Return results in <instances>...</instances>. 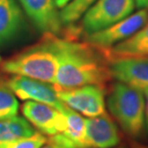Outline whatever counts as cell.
I'll list each match as a JSON object with an SVG mask.
<instances>
[{
    "label": "cell",
    "mask_w": 148,
    "mask_h": 148,
    "mask_svg": "<svg viewBox=\"0 0 148 148\" xmlns=\"http://www.w3.org/2000/svg\"><path fill=\"white\" fill-rule=\"evenodd\" d=\"M42 41L52 50L58 61L54 82L56 88H74L87 85L104 87L112 75L109 62L101 50L76 38H58L45 34Z\"/></svg>",
    "instance_id": "1"
},
{
    "label": "cell",
    "mask_w": 148,
    "mask_h": 148,
    "mask_svg": "<svg viewBox=\"0 0 148 148\" xmlns=\"http://www.w3.org/2000/svg\"><path fill=\"white\" fill-rule=\"evenodd\" d=\"M107 105L112 118L130 138L144 137L145 97L143 91L116 82L112 86Z\"/></svg>",
    "instance_id": "2"
},
{
    "label": "cell",
    "mask_w": 148,
    "mask_h": 148,
    "mask_svg": "<svg viewBox=\"0 0 148 148\" xmlns=\"http://www.w3.org/2000/svg\"><path fill=\"white\" fill-rule=\"evenodd\" d=\"M3 72L54 84L58 61L43 41L0 63Z\"/></svg>",
    "instance_id": "3"
},
{
    "label": "cell",
    "mask_w": 148,
    "mask_h": 148,
    "mask_svg": "<svg viewBox=\"0 0 148 148\" xmlns=\"http://www.w3.org/2000/svg\"><path fill=\"white\" fill-rule=\"evenodd\" d=\"M134 0H97L82 19L80 33L84 36L111 27L133 14Z\"/></svg>",
    "instance_id": "4"
},
{
    "label": "cell",
    "mask_w": 148,
    "mask_h": 148,
    "mask_svg": "<svg viewBox=\"0 0 148 148\" xmlns=\"http://www.w3.org/2000/svg\"><path fill=\"white\" fill-rule=\"evenodd\" d=\"M59 99L85 116L94 117L106 112L105 88L87 85L74 88H56Z\"/></svg>",
    "instance_id": "5"
},
{
    "label": "cell",
    "mask_w": 148,
    "mask_h": 148,
    "mask_svg": "<svg viewBox=\"0 0 148 148\" xmlns=\"http://www.w3.org/2000/svg\"><path fill=\"white\" fill-rule=\"evenodd\" d=\"M148 19V10L140 9L111 27L85 36L86 42L99 49H107L127 40L138 32Z\"/></svg>",
    "instance_id": "6"
},
{
    "label": "cell",
    "mask_w": 148,
    "mask_h": 148,
    "mask_svg": "<svg viewBox=\"0 0 148 148\" xmlns=\"http://www.w3.org/2000/svg\"><path fill=\"white\" fill-rule=\"evenodd\" d=\"M6 83L14 95L19 99L40 102L59 111L63 110L64 104L59 99L57 90L53 84L16 75Z\"/></svg>",
    "instance_id": "7"
},
{
    "label": "cell",
    "mask_w": 148,
    "mask_h": 148,
    "mask_svg": "<svg viewBox=\"0 0 148 148\" xmlns=\"http://www.w3.org/2000/svg\"><path fill=\"white\" fill-rule=\"evenodd\" d=\"M22 114L34 128L47 137L62 134L66 127L64 114L49 105L27 101L22 105Z\"/></svg>",
    "instance_id": "8"
},
{
    "label": "cell",
    "mask_w": 148,
    "mask_h": 148,
    "mask_svg": "<svg viewBox=\"0 0 148 148\" xmlns=\"http://www.w3.org/2000/svg\"><path fill=\"white\" fill-rule=\"evenodd\" d=\"M112 78L141 91L148 88V57H128L109 62Z\"/></svg>",
    "instance_id": "9"
},
{
    "label": "cell",
    "mask_w": 148,
    "mask_h": 148,
    "mask_svg": "<svg viewBox=\"0 0 148 148\" xmlns=\"http://www.w3.org/2000/svg\"><path fill=\"white\" fill-rule=\"evenodd\" d=\"M87 148H114L120 144L121 137L114 118L107 112L86 119Z\"/></svg>",
    "instance_id": "10"
},
{
    "label": "cell",
    "mask_w": 148,
    "mask_h": 148,
    "mask_svg": "<svg viewBox=\"0 0 148 148\" xmlns=\"http://www.w3.org/2000/svg\"><path fill=\"white\" fill-rule=\"evenodd\" d=\"M37 27L44 34L58 35L63 22L54 0H19Z\"/></svg>",
    "instance_id": "11"
},
{
    "label": "cell",
    "mask_w": 148,
    "mask_h": 148,
    "mask_svg": "<svg viewBox=\"0 0 148 148\" xmlns=\"http://www.w3.org/2000/svg\"><path fill=\"white\" fill-rule=\"evenodd\" d=\"M66 118V127L62 134L49 137L48 140L60 148H87L86 118L66 105L61 111Z\"/></svg>",
    "instance_id": "12"
},
{
    "label": "cell",
    "mask_w": 148,
    "mask_h": 148,
    "mask_svg": "<svg viewBox=\"0 0 148 148\" xmlns=\"http://www.w3.org/2000/svg\"><path fill=\"white\" fill-rule=\"evenodd\" d=\"M100 50L108 62L119 58L148 57V19L145 24L129 38L110 48Z\"/></svg>",
    "instance_id": "13"
},
{
    "label": "cell",
    "mask_w": 148,
    "mask_h": 148,
    "mask_svg": "<svg viewBox=\"0 0 148 148\" xmlns=\"http://www.w3.org/2000/svg\"><path fill=\"white\" fill-rule=\"evenodd\" d=\"M22 22V12L14 0H0V44L16 36Z\"/></svg>",
    "instance_id": "14"
},
{
    "label": "cell",
    "mask_w": 148,
    "mask_h": 148,
    "mask_svg": "<svg viewBox=\"0 0 148 148\" xmlns=\"http://www.w3.org/2000/svg\"><path fill=\"white\" fill-rule=\"evenodd\" d=\"M37 130L24 117L14 115L0 120V144L33 136Z\"/></svg>",
    "instance_id": "15"
},
{
    "label": "cell",
    "mask_w": 148,
    "mask_h": 148,
    "mask_svg": "<svg viewBox=\"0 0 148 148\" xmlns=\"http://www.w3.org/2000/svg\"><path fill=\"white\" fill-rule=\"evenodd\" d=\"M95 1L96 0H70L60 12L63 24L70 25L77 21Z\"/></svg>",
    "instance_id": "16"
},
{
    "label": "cell",
    "mask_w": 148,
    "mask_h": 148,
    "mask_svg": "<svg viewBox=\"0 0 148 148\" xmlns=\"http://www.w3.org/2000/svg\"><path fill=\"white\" fill-rule=\"evenodd\" d=\"M18 101L7 83L0 80V120L16 115Z\"/></svg>",
    "instance_id": "17"
},
{
    "label": "cell",
    "mask_w": 148,
    "mask_h": 148,
    "mask_svg": "<svg viewBox=\"0 0 148 148\" xmlns=\"http://www.w3.org/2000/svg\"><path fill=\"white\" fill-rule=\"evenodd\" d=\"M47 143V138L40 132H36L28 138L0 144V148H40Z\"/></svg>",
    "instance_id": "18"
},
{
    "label": "cell",
    "mask_w": 148,
    "mask_h": 148,
    "mask_svg": "<svg viewBox=\"0 0 148 148\" xmlns=\"http://www.w3.org/2000/svg\"><path fill=\"white\" fill-rule=\"evenodd\" d=\"M143 93L145 97V131L143 138H148V88L143 91Z\"/></svg>",
    "instance_id": "19"
},
{
    "label": "cell",
    "mask_w": 148,
    "mask_h": 148,
    "mask_svg": "<svg viewBox=\"0 0 148 148\" xmlns=\"http://www.w3.org/2000/svg\"><path fill=\"white\" fill-rule=\"evenodd\" d=\"M128 148H148V143H143L141 141H138V140L130 138Z\"/></svg>",
    "instance_id": "20"
},
{
    "label": "cell",
    "mask_w": 148,
    "mask_h": 148,
    "mask_svg": "<svg viewBox=\"0 0 148 148\" xmlns=\"http://www.w3.org/2000/svg\"><path fill=\"white\" fill-rule=\"evenodd\" d=\"M134 1L138 9H148V0H134Z\"/></svg>",
    "instance_id": "21"
},
{
    "label": "cell",
    "mask_w": 148,
    "mask_h": 148,
    "mask_svg": "<svg viewBox=\"0 0 148 148\" xmlns=\"http://www.w3.org/2000/svg\"><path fill=\"white\" fill-rule=\"evenodd\" d=\"M54 1L58 8H63L64 6H66L67 3L70 1V0H54Z\"/></svg>",
    "instance_id": "22"
},
{
    "label": "cell",
    "mask_w": 148,
    "mask_h": 148,
    "mask_svg": "<svg viewBox=\"0 0 148 148\" xmlns=\"http://www.w3.org/2000/svg\"><path fill=\"white\" fill-rule=\"evenodd\" d=\"M40 148H60L59 146L56 145L55 143H53L52 141H50L48 138H47V143L46 144H43L42 146H41Z\"/></svg>",
    "instance_id": "23"
},
{
    "label": "cell",
    "mask_w": 148,
    "mask_h": 148,
    "mask_svg": "<svg viewBox=\"0 0 148 148\" xmlns=\"http://www.w3.org/2000/svg\"><path fill=\"white\" fill-rule=\"evenodd\" d=\"M114 148H128V146L125 145V144H118L117 146H115Z\"/></svg>",
    "instance_id": "24"
},
{
    "label": "cell",
    "mask_w": 148,
    "mask_h": 148,
    "mask_svg": "<svg viewBox=\"0 0 148 148\" xmlns=\"http://www.w3.org/2000/svg\"><path fill=\"white\" fill-rule=\"evenodd\" d=\"M0 63H1V62H0Z\"/></svg>",
    "instance_id": "25"
}]
</instances>
